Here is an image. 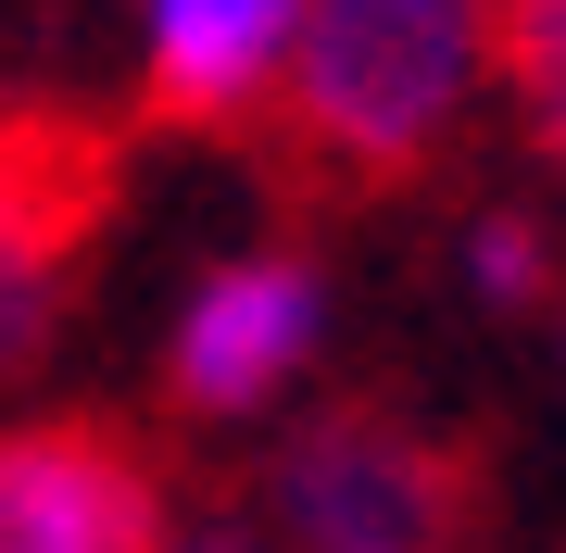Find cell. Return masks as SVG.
Wrapping results in <instances>:
<instances>
[{
	"label": "cell",
	"mask_w": 566,
	"mask_h": 553,
	"mask_svg": "<svg viewBox=\"0 0 566 553\" xmlns=\"http://www.w3.org/2000/svg\"><path fill=\"white\" fill-rule=\"evenodd\" d=\"M504 76V0H315L277 126L340 177H428Z\"/></svg>",
	"instance_id": "1"
},
{
	"label": "cell",
	"mask_w": 566,
	"mask_h": 553,
	"mask_svg": "<svg viewBox=\"0 0 566 553\" xmlns=\"http://www.w3.org/2000/svg\"><path fill=\"white\" fill-rule=\"evenodd\" d=\"M252 515L290 553H453L465 478H453V453L428 428H403V415L315 403V415H290V428L264 440Z\"/></svg>",
	"instance_id": "2"
},
{
	"label": "cell",
	"mask_w": 566,
	"mask_h": 553,
	"mask_svg": "<svg viewBox=\"0 0 566 553\" xmlns=\"http://www.w3.org/2000/svg\"><path fill=\"white\" fill-rule=\"evenodd\" d=\"M327 328H340V302H327L315 252L240 240V252H214V265L177 289V315H164V403H177L189 428H264V415H290L303 377L327 365Z\"/></svg>",
	"instance_id": "3"
},
{
	"label": "cell",
	"mask_w": 566,
	"mask_h": 553,
	"mask_svg": "<svg viewBox=\"0 0 566 553\" xmlns=\"http://www.w3.org/2000/svg\"><path fill=\"white\" fill-rule=\"evenodd\" d=\"M315 0H126V76L164 126H252L290 102Z\"/></svg>",
	"instance_id": "4"
},
{
	"label": "cell",
	"mask_w": 566,
	"mask_h": 553,
	"mask_svg": "<svg viewBox=\"0 0 566 553\" xmlns=\"http://www.w3.org/2000/svg\"><path fill=\"white\" fill-rule=\"evenodd\" d=\"M0 553H177V503L114 428L0 440Z\"/></svg>",
	"instance_id": "5"
},
{
	"label": "cell",
	"mask_w": 566,
	"mask_h": 553,
	"mask_svg": "<svg viewBox=\"0 0 566 553\" xmlns=\"http://www.w3.org/2000/svg\"><path fill=\"white\" fill-rule=\"evenodd\" d=\"M453 277H465V302H491V315L542 302V277H554V240H542V214H516V202H479V214L453 226Z\"/></svg>",
	"instance_id": "6"
},
{
	"label": "cell",
	"mask_w": 566,
	"mask_h": 553,
	"mask_svg": "<svg viewBox=\"0 0 566 553\" xmlns=\"http://www.w3.org/2000/svg\"><path fill=\"white\" fill-rule=\"evenodd\" d=\"M504 102H516V126L566 164V0H504Z\"/></svg>",
	"instance_id": "7"
},
{
	"label": "cell",
	"mask_w": 566,
	"mask_h": 553,
	"mask_svg": "<svg viewBox=\"0 0 566 553\" xmlns=\"http://www.w3.org/2000/svg\"><path fill=\"white\" fill-rule=\"evenodd\" d=\"M177 553H290L252 503H214V515H177Z\"/></svg>",
	"instance_id": "8"
}]
</instances>
